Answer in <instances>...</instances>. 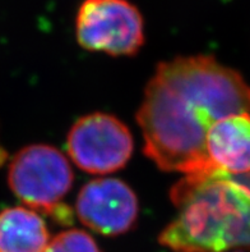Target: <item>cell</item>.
I'll return each mask as SVG.
<instances>
[{
  "instance_id": "obj_1",
  "label": "cell",
  "mask_w": 250,
  "mask_h": 252,
  "mask_svg": "<svg viewBox=\"0 0 250 252\" xmlns=\"http://www.w3.org/2000/svg\"><path fill=\"white\" fill-rule=\"evenodd\" d=\"M250 114V86L209 55L160 63L137 113L143 150L159 169L184 176L213 172L207 133L222 118Z\"/></svg>"
},
{
  "instance_id": "obj_2",
  "label": "cell",
  "mask_w": 250,
  "mask_h": 252,
  "mask_svg": "<svg viewBox=\"0 0 250 252\" xmlns=\"http://www.w3.org/2000/svg\"><path fill=\"white\" fill-rule=\"evenodd\" d=\"M174 220L159 242L171 252L250 250V173L184 176L171 189Z\"/></svg>"
},
{
  "instance_id": "obj_3",
  "label": "cell",
  "mask_w": 250,
  "mask_h": 252,
  "mask_svg": "<svg viewBox=\"0 0 250 252\" xmlns=\"http://www.w3.org/2000/svg\"><path fill=\"white\" fill-rule=\"evenodd\" d=\"M73 170L64 154L49 145H31L14 155L8 170L13 193L36 213L69 224L73 211L63 200L73 185Z\"/></svg>"
},
{
  "instance_id": "obj_4",
  "label": "cell",
  "mask_w": 250,
  "mask_h": 252,
  "mask_svg": "<svg viewBox=\"0 0 250 252\" xmlns=\"http://www.w3.org/2000/svg\"><path fill=\"white\" fill-rule=\"evenodd\" d=\"M142 14L128 0H84L76 19L83 49L111 57L136 55L144 42Z\"/></svg>"
},
{
  "instance_id": "obj_5",
  "label": "cell",
  "mask_w": 250,
  "mask_h": 252,
  "mask_svg": "<svg viewBox=\"0 0 250 252\" xmlns=\"http://www.w3.org/2000/svg\"><path fill=\"white\" fill-rule=\"evenodd\" d=\"M67 147L70 159L83 172L109 174L127 165L134 142L120 119L108 113H92L70 128Z\"/></svg>"
},
{
  "instance_id": "obj_6",
  "label": "cell",
  "mask_w": 250,
  "mask_h": 252,
  "mask_svg": "<svg viewBox=\"0 0 250 252\" xmlns=\"http://www.w3.org/2000/svg\"><path fill=\"white\" fill-rule=\"evenodd\" d=\"M138 211L133 189L116 178L93 179L77 196V217L83 225L104 236L127 233L134 227Z\"/></svg>"
},
{
  "instance_id": "obj_7",
  "label": "cell",
  "mask_w": 250,
  "mask_h": 252,
  "mask_svg": "<svg viewBox=\"0 0 250 252\" xmlns=\"http://www.w3.org/2000/svg\"><path fill=\"white\" fill-rule=\"evenodd\" d=\"M206 154L212 170L250 173V114L222 118L207 133Z\"/></svg>"
},
{
  "instance_id": "obj_8",
  "label": "cell",
  "mask_w": 250,
  "mask_h": 252,
  "mask_svg": "<svg viewBox=\"0 0 250 252\" xmlns=\"http://www.w3.org/2000/svg\"><path fill=\"white\" fill-rule=\"evenodd\" d=\"M50 234L41 215L25 206L0 213V252H45Z\"/></svg>"
},
{
  "instance_id": "obj_9",
  "label": "cell",
  "mask_w": 250,
  "mask_h": 252,
  "mask_svg": "<svg viewBox=\"0 0 250 252\" xmlns=\"http://www.w3.org/2000/svg\"><path fill=\"white\" fill-rule=\"evenodd\" d=\"M45 252H101L95 240L80 229L64 230L50 240Z\"/></svg>"
},
{
  "instance_id": "obj_10",
  "label": "cell",
  "mask_w": 250,
  "mask_h": 252,
  "mask_svg": "<svg viewBox=\"0 0 250 252\" xmlns=\"http://www.w3.org/2000/svg\"><path fill=\"white\" fill-rule=\"evenodd\" d=\"M228 252H247L244 250H235V251H228Z\"/></svg>"
}]
</instances>
